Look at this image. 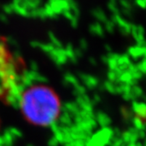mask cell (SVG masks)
<instances>
[{
	"mask_svg": "<svg viewBox=\"0 0 146 146\" xmlns=\"http://www.w3.org/2000/svg\"><path fill=\"white\" fill-rule=\"evenodd\" d=\"M19 106L26 118L40 126H48L55 122L61 110L58 96L44 86L27 88L21 95Z\"/></svg>",
	"mask_w": 146,
	"mask_h": 146,
	"instance_id": "1",
	"label": "cell"
}]
</instances>
